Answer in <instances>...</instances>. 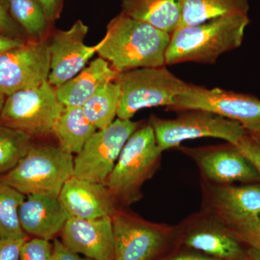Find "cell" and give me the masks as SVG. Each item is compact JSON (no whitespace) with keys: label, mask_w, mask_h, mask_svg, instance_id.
I'll return each mask as SVG.
<instances>
[{"label":"cell","mask_w":260,"mask_h":260,"mask_svg":"<svg viewBox=\"0 0 260 260\" xmlns=\"http://www.w3.org/2000/svg\"><path fill=\"white\" fill-rule=\"evenodd\" d=\"M215 203L225 224L256 216L260 214V184L219 187Z\"/></svg>","instance_id":"cell-18"},{"label":"cell","mask_w":260,"mask_h":260,"mask_svg":"<svg viewBox=\"0 0 260 260\" xmlns=\"http://www.w3.org/2000/svg\"><path fill=\"white\" fill-rule=\"evenodd\" d=\"M97 130L87 119L83 107H64L56 121L53 135L57 140L59 148L73 155L81 151Z\"/></svg>","instance_id":"cell-20"},{"label":"cell","mask_w":260,"mask_h":260,"mask_svg":"<svg viewBox=\"0 0 260 260\" xmlns=\"http://www.w3.org/2000/svg\"><path fill=\"white\" fill-rule=\"evenodd\" d=\"M74 157L59 146L32 144L28 153L0 181L24 195H58L73 176Z\"/></svg>","instance_id":"cell-3"},{"label":"cell","mask_w":260,"mask_h":260,"mask_svg":"<svg viewBox=\"0 0 260 260\" xmlns=\"http://www.w3.org/2000/svg\"><path fill=\"white\" fill-rule=\"evenodd\" d=\"M162 151L150 124L138 127L126 141L106 181L117 201L133 203L156 167Z\"/></svg>","instance_id":"cell-4"},{"label":"cell","mask_w":260,"mask_h":260,"mask_svg":"<svg viewBox=\"0 0 260 260\" xmlns=\"http://www.w3.org/2000/svg\"><path fill=\"white\" fill-rule=\"evenodd\" d=\"M52 260H94L86 256H81L66 247L59 239H54Z\"/></svg>","instance_id":"cell-32"},{"label":"cell","mask_w":260,"mask_h":260,"mask_svg":"<svg viewBox=\"0 0 260 260\" xmlns=\"http://www.w3.org/2000/svg\"><path fill=\"white\" fill-rule=\"evenodd\" d=\"M121 12L172 35L180 25L182 5L181 0H122Z\"/></svg>","instance_id":"cell-19"},{"label":"cell","mask_w":260,"mask_h":260,"mask_svg":"<svg viewBox=\"0 0 260 260\" xmlns=\"http://www.w3.org/2000/svg\"><path fill=\"white\" fill-rule=\"evenodd\" d=\"M27 239H0V260H20L22 246Z\"/></svg>","instance_id":"cell-31"},{"label":"cell","mask_w":260,"mask_h":260,"mask_svg":"<svg viewBox=\"0 0 260 260\" xmlns=\"http://www.w3.org/2000/svg\"><path fill=\"white\" fill-rule=\"evenodd\" d=\"M42 7L48 20L54 21L59 18L62 8L63 0H37Z\"/></svg>","instance_id":"cell-33"},{"label":"cell","mask_w":260,"mask_h":260,"mask_svg":"<svg viewBox=\"0 0 260 260\" xmlns=\"http://www.w3.org/2000/svg\"><path fill=\"white\" fill-rule=\"evenodd\" d=\"M229 260H251L250 258L248 256V257H245V256H240V257L235 258V259H229Z\"/></svg>","instance_id":"cell-39"},{"label":"cell","mask_w":260,"mask_h":260,"mask_svg":"<svg viewBox=\"0 0 260 260\" xmlns=\"http://www.w3.org/2000/svg\"><path fill=\"white\" fill-rule=\"evenodd\" d=\"M88 27L78 20L67 30H56L48 42L50 72L48 81L54 88L74 78L97 53L98 44L87 46Z\"/></svg>","instance_id":"cell-11"},{"label":"cell","mask_w":260,"mask_h":260,"mask_svg":"<svg viewBox=\"0 0 260 260\" xmlns=\"http://www.w3.org/2000/svg\"><path fill=\"white\" fill-rule=\"evenodd\" d=\"M0 32L16 39L29 41L23 29L10 14L8 0H0Z\"/></svg>","instance_id":"cell-30"},{"label":"cell","mask_w":260,"mask_h":260,"mask_svg":"<svg viewBox=\"0 0 260 260\" xmlns=\"http://www.w3.org/2000/svg\"><path fill=\"white\" fill-rule=\"evenodd\" d=\"M25 195L0 181V239L26 238L19 219V208Z\"/></svg>","instance_id":"cell-25"},{"label":"cell","mask_w":260,"mask_h":260,"mask_svg":"<svg viewBox=\"0 0 260 260\" xmlns=\"http://www.w3.org/2000/svg\"><path fill=\"white\" fill-rule=\"evenodd\" d=\"M248 256L251 260H260V248H249Z\"/></svg>","instance_id":"cell-36"},{"label":"cell","mask_w":260,"mask_h":260,"mask_svg":"<svg viewBox=\"0 0 260 260\" xmlns=\"http://www.w3.org/2000/svg\"><path fill=\"white\" fill-rule=\"evenodd\" d=\"M249 23L248 14H237L179 27L171 35L166 64H214L221 54L240 47Z\"/></svg>","instance_id":"cell-2"},{"label":"cell","mask_w":260,"mask_h":260,"mask_svg":"<svg viewBox=\"0 0 260 260\" xmlns=\"http://www.w3.org/2000/svg\"><path fill=\"white\" fill-rule=\"evenodd\" d=\"M260 174V140L246 131L235 145Z\"/></svg>","instance_id":"cell-29"},{"label":"cell","mask_w":260,"mask_h":260,"mask_svg":"<svg viewBox=\"0 0 260 260\" xmlns=\"http://www.w3.org/2000/svg\"><path fill=\"white\" fill-rule=\"evenodd\" d=\"M70 217L58 195H27L19 208L20 225L25 234L50 241L62 230Z\"/></svg>","instance_id":"cell-15"},{"label":"cell","mask_w":260,"mask_h":260,"mask_svg":"<svg viewBox=\"0 0 260 260\" xmlns=\"http://www.w3.org/2000/svg\"><path fill=\"white\" fill-rule=\"evenodd\" d=\"M225 225L239 242L246 243L250 248H260V214Z\"/></svg>","instance_id":"cell-27"},{"label":"cell","mask_w":260,"mask_h":260,"mask_svg":"<svg viewBox=\"0 0 260 260\" xmlns=\"http://www.w3.org/2000/svg\"><path fill=\"white\" fill-rule=\"evenodd\" d=\"M246 131L249 132L251 135L256 137L260 140V123L255 125L249 126V127L245 128Z\"/></svg>","instance_id":"cell-37"},{"label":"cell","mask_w":260,"mask_h":260,"mask_svg":"<svg viewBox=\"0 0 260 260\" xmlns=\"http://www.w3.org/2000/svg\"><path fill=\"white\" fill-rule=\"evenodd\" d=\"M70 250L94 260H114L112 217L83 219L70 217L61 232Z\"/></svg>","instance_id":"cell-13"},{"label":"cell","mask_w":260,"mask_h":260,"mask_svg":"<svg viewBox=\"0 0 260 260\" xmlns=\"http://www.w3.org/2000/svg\"><path fill=\"white\" fill-rule=\"evenodd\" d=\"M8 3L10 14L29 40H46L51 22L37 0H8Z\"/></svg>","instance_id":"cell-23"},{"label":"cell","mask_w":260,"mask_h":260,"mask_svg":"<svg viewBox=\"0 0 260 260\" xmlns=\"http://www.w3.org/2000/svg\"><path fill=\"white\" fill-rule=\"evenodd\" d=\"M59 198L70 217L74 218L112 217L118 211L117 200L106 184L73 176L65 182Z\"/></svg>","instance_id":"cell-14"},{"label":"cell","mask_w":260,"mask_h":260,"mask_svg":"<svg viewBox=\"0 0 260 260\" xmlns=\"http://www.w3.org/2000/svg\"><path fill=\"white\" fill-rule=\"evenodd\" d=\"M169 260H220L218 258L199 255H180Z\"/></svg>","instance_id":"cell-35"},{"label":"cell","mask_w":260,"mask_h":260,"mask_svg":"<svg viewBox=\"0 0 260 260\" xmlns=\"http://www.w3.org/2000/svg\"><path fill=\"white\" fill-rule=\"evenodd\" d=\"M5 95H3V94L0 93V113L2 112V109H3V105H4V103L5 101Z\"/></svg>","instance_id":"cell-38"},{"label":"cell","mask_w":260,"mask_h":260,"mask_svg":"<svg viewBox=\"0 0 260 260\" xmlns=\"http://www.w3.org/2000/svg\"><path fill=\"white\" fill-rule=\"evenodd\" d=\"M114 260H152L167 236L161 229L118 210L112 216Z\"/></svg>","instance_id":"cell-12"},{"label":"cell","mask_w":260,"mask_h":260,"mask_svg":"<svg viewBox=\"0 0 260 260\" xmlns=\"http://www.w3.org/2000/svg\"><path fill=\"white\" fill-rule=\"evenodd\" d=\"M140 123L117 118L110 125L99 129L74 157L73 177L105 184L121 150Z\"/></svg>","instance_id":"cell-8"},{"label":"cell","mask_w":260,"mask_h":260,"mask_svg":"<svg viewBox=\"0 0 260 260\" xmlns=\"http://www.w3.org/2000/svg\"><path fill=\"white\" fill-rule=\"evenodd\" d=\"M181 5L179 28L229 15L248 14L249 9V0H181Z\"/></svg>","instance_id":"cell-21"},{"label":"cell","mask_w":260,"mask_h":260,"mask_svg":"<svg viewBox=\"0 0 260 260\" xmlns=\"http://www.w3.org/2000/svg\"><path fill=\"white\" fill-rule=\"evenodd\" d=\"M28 42L22 39H16L0 32V54L7 51L21 47Z\"/></svg>","instance_id":"cell-34"},{"label":"cell","mask_w":260,"mask_h":260,"mask_svg":"<svg viewBox=\"0 0 260 260\" xmlns=\"http://www.w3.org/2000/svg\"><path fill=\"white\" fill-rule=\"evenodd\" d=\"M121 90L115 81L99 89L83 106L84 114L98 130L102 129L115 120L120 103Z\"/></svg>","instance_id":"cell-22"},{"label":"cell","mask_w":260,"mask_h":260,"mask_svg":"<svg viewBox=\"0 0 260 260\" xmlns=\"http://www.w3.org/2000/svg\"><path fill=\"white\" fill-rule=\"evenodd\" d=\"M186 245L220 259H232L243 256L239 241L231 234L214 231L194 233L187 237Z\"/></svg>","instance_id":"cell-24"},{"label":"cell","mask_w":260,"mask_h":260,"mask_svg":"<svg viewBox=\"0 0 260 260\" xmlns=\"http://www.w3.org/2000/svg\"><path fill=\"white\" fill-rule=\"evenodd\" d=\"M54 245L40 238L27 239L20 251V260H52Z\"/></svg>","instance_id":"cell-28"},{"label":"cell","mask_w":260,"mask_h":260,"mask_svg":"<svg viewBox=\"0 0 260 260\" xmlns=\"http://www.w3.org/2000/svg\"><path fill=\"white\" fill-rule=\"evenodd\" d=\"M32 144L31 137L0 123V175L12 170Z\"/></svg>","instance_id":"cell-26"},{"label":"cell","mask_w":260,"mask_h":260,"mask_svg":"<svg viewBox=\"0 0 260 260\" xmlns=\"http://www.w3.org/2000/svg\"><path fill=\"white\" fill-rule=\"evenodd\" d=\"M172 111L202 110L240 123L244 129L260 123V100L221 88L189 85L176 98Z\"/></svg>","instance_id":"cell-9"},{"label":"cell","mask_w":260,"mask_h":260,"mask_svg":"<svg viewBox=\"0 0 260 260\" xmlns=\"http://www.w3.org/2000/svg\"><path fill=\"white\" fill-rule=\"evenodd\" d=\"M118 75L107 60L99 56L74 78L55 88L56 96L64 107H83L99 89L115 81Z\"/></svg>","instance_id":"cell-17"},{"label":"cell","mask_w":260,"mask_h":260,"mask_svg":"<svg viewBox=\"0 0 260 260\" xmlns=\"http://www.w3.org/2000/svg\"><path fill=\"white\" fill-rule=\"evenodd\" d=\"M115 82L121 90L117 113L121 119H131L137 112L146 108L169 109L189 85L165 67L124 72L118 75Z\"/></svg>","instance_id":"cell-5"},{"label":"cell","mask_w":260,"mask_h":260,"mask_svg":"<svg viewBox=\"0 0 260 260\" xmlns=\"http://www.w3.org/2000/svg\"><path fill=\"white\" fill-rule=\"evenodd\" d=\"M171 35L121 12L108 24L104 39L98 43L97 54L118 74L166 64Z\"/></svg>","instance_id":"cell-1"},{"label":"cell","mask_w":260,"mask_h":260,"mask_svg":"<svg viewBox=\"0 0 260 260\" xmlns=\"http://www.w3.org/2000/svg\"><path fill=\"white\" fill-rule=\"evenodd\" d=\"M149 124L162 151L186 140L203 138H218L236 145L246 133L240 123L202 110L186 111L173 119L152 116Z\"/></svg>","instance_id":"cell-7"},{"label":"cell","mask_w":260,"mask_h":260,"mask_svg":"<svg viewBox=\"0 0 260 260\" xmlns=\"http://www.w3.org/2000/svg\"><path fill=\"white\" fill-rule=\"evenodd\" d=\"M55 88L44 82L39 86L24 89L5 98L0 123L34 138L53 134L58 118L64 109Z\"/></svg>","instance_id":"cell-6"},{"label":"cell","mask_w":260,"mask_h":260,"mask_svg":"<svg viewBox=\"0 0 260 260\" xmlns=\"http://www.w3.org/2000/svg\"><path fill=\"white\" fill-rule=\"evenodd\" d=\"M50 54L46 40L28 41L0 54V93L5 96L48 80Z\"/></svg>","instance_id":"cell-10"},{"label":"cell","mask_w":260,"mask_h":260,"mask_svg":"<svg viewBox=\"0 0 260 260\" xmlns=\"http://www.w3.org/2000/svg\"><path fill=\"white\" fill-rule=\"evenodd\" d=\"M198 161L205 175L215 182H260L259 172L235 145L206 150Z\"/></svg>","instance_id":"cell-16"}]
</instances>
